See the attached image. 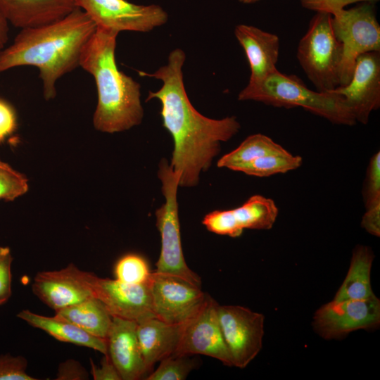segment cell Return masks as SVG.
I'll use <instances>...</instances> for the list:
<instances>
[{
	"instance_id": "cell-1",
	"label": "cell",
	"mask_w": 380,
	"mask_h": 380,
	"mask_svg": "<svg viewBox=\"0 0 380 380\" xmlns=\"http://www.w3.org/2000/svg\"><path fill=\"white\" fill-rule=\"evenodd\" d=\"M185 60V53L177 48L169 54L167 64L154 72H138L163 82L158 91L148 92L146 101L157 99L160 101L163 126L174 143L170 165L180 177L179 186L191 187L198 184L201 172L210 167L220 153V143L236 134L241 125L235 116L215 120L194 108L184 84Z\"/></svg>"
},
{
	"instance_id": "cell-2",
	"label": "cell",
	"mask_w": 380,
	"mask_h": 380,
	"mask_svg": "<svg viewBox=\"0 0 380 380\" xmlns=\"http://www.w3.org/2000/svg\"><path fill=\"white\" fill-rule=\"evenodd\" d=\"M96 29L78 7L56 21L23 28L0 53V72L18 66L37 67L45 99H54L57 80L80 65L82 50Z\"/></svg>"
},
{
	"instance_id": "cell-3",
	"label": "cell",
	"mask_w": 380,
	"mask_h": 380,
	"mask_svg": "<svg viewBox=\"0 0 380 380\" xmlns=\"http://www.w3.org/2000/svg\"><path fill=\"white\" fill-rule=\"evenodd\" d=\"M118 33L96 27L80 58V65L94 77L96 85L94 126L111 134L139 125L144 116L139 83L120 71L115 62Z\"/></svg>"
},
{
	"instance_id": "cell-4",
	"label": "cell",
	"mask_w": 380,
	"mask_h": 380,
	"mask_svg": "<svg viewBox=\"0 0 380 380\" xmlns=\"http://www.w3.org/2000/svg\"><path fill=\"white\" fill-rule=\"evenodd\" d=\"M240 101H255L278 108L301 107L336 125L353 126L357 122L342 96L311 90L297 76L278 70Z\"/></svg>"
},
{
	"instance_id": "cell-5",
	"label": "cell",
	"mask_w": 380,
	"mask_h": 380,
	"mask_svg": "<svg viewBox=\"0 0 380 380\" xmlns=\"http://www.w3.org/2000/svg\"><path fill=\"white\" fill-rule=\"evenodd\" d=\"M297 59L308 80L320 92L340 84L343 47L331 25V15L317 12L297 47Z\"/></svg>"
},
{
	"instance_id": "cell-6",
	"label": "cell",
	"mask_w": 380,
	"mask_h": 380,
	"mask_svg": "<svg viewBox=\"0 0 380 380\" xmlns=\"http://www.w3.org/2000/svg\"><path fill=\"white\" fill-rule=\"evenodd\" d=\"M158 176L165 201L156 211V225L161 239L160 253L154 272L179 277L201 288V277L187 265L183 254L177 200L180 177L163 159Z\"/></svg>"
},
{
	"instance_id": "cell-7",
	"label": "cell",
	"mask_w": 380,
	"mask_h": 380,
	"mask_svg": "<svg viewBox=\"0 0 380 380\" xmlns=\"http://www.w3.org/2000/svg\"><path fill=\"white\" fill-rule=\"evenodd\" d=\"M331 25L343 47L338 87H343L349 82L360 55L380 51V26L374 4L363 2L334 13Z\"/></svg>"
},
{
	"instance_id": "cell-8",
	"label": "cell",
	"mask_w": 380,
	"mask_h": 380,
	"mask_svg": "<svg viewBox=\"0 0 380 380\" xmlns=\"http://www.w3.org/2000/svg\"><path fill=\"white\" fill-rule=\"evenodd\" d=\"M97 27L118 32H146L167 23L168 15L160 6L137 5L127 0H75Z\"/></svg>"
},
{
	"instance_id": "cell-9",
	"label": "cell",
	"mask_w": 380,
	"mask_h": 380,
	"mask_svg": "<svg viewBox=\"0 0 380 380\" xmlns=\"http://www.w3.org/2000/svg\"><path fill=\"white\" fill-rule=\"evenodd\" d=\"M217 315L233 366L246 367L262 346L265 317L241 305H220Z\"/></svg>"
},
{
	"instance_id": "cell-10",
	"label": "cell",
	"mask_w": 380,
	"mask_h": 380,
	"mask_svg": "<svg viewBox=\"0 0 380 380\" xmlns=\"http://www.w3.org/2000/svg\"><path fill=\"white\" fill-rule=\"evenodd\" d=\"M148 286L154 316L167 323L181 324L192 317L208 293L179 277L151 272Z\"/></svg>"
},
{
	"instance_id": "cell-11",
	"label": "cell",
	"mask_w": 380,
	"mask_h": 380,
	"mask_svg": "<svg viewBox=\"0 0 380 380\" xmlns=\"http://www.w3.org/2000/svg\"><path fill=\"white\" fill-rule=\"evenodd\" d=\"M379 322L380 300L374 295L362 300L334 299L317 310L313 326L322 338L331 339L376 327Z\"/></svg>"
},
{
	"instance_id": "cell-12",
	"label": "cell",
	"mask_w": 380,
	"mask_h": 380,
	"mask_svg": "<svg viewBox=\"0 0 380 380\" xmlns=\"http://www.w3.org/2000/svg\"><path fill=\"white\" fill-rule=\"evenodd\" d=\"M218 305L207 294L196 313L184 323L173 355H204L220 360L226 366H233L220 327Z\"/></svg>"
},
{
	"instance_id": "cell-13",
	"label": "cell",
	"mask_w": 380,
	"mask_h": 380,
	"mask_svg": "<svg viewBox=\"0 0 380 380\" xmlns=\"http://www.w3.org/2000/svg\"><path fill=\"white\" fill-rule=\"evenodd\" d=\"M94 275L70 263L59 270L39 272L32 290L42 302L57 311L95 296Z\"/></svg>"
},
{
	"instance_id": "cell-14",
	"label": "cell",
	"mask_w": 380,
	"mask_h": 380,
	"mask_svg": "<svg viewBox=\"0 0 380 380\" xmlns=\"http://www.w3.org/2000/svg\"><path fill=\"white\" fill-rule=\"evenodd\" d=\"M330 91L343 96L357 122L367 124L380 107V51L360 55L349 82Z\"/></svg>"
},
{
	"instance_id": "cell-15",
	"label": "cell",
	"mask_w": 380,
	"mask_h": 380,
	"mask_svg": "<svg viewBox=\"0 0 380 380\" xmlns=\"http://www.w3.org/2000/svg\"><path fill=\"white\" fill-rule=\"evenodd\" d=\"M278 213V208L272 199L254 195L237 208L206 214L202 223L213 233L234 238L241 236L246 229H270Z\"/></svg>"
},
{
	"instance_id": "cell-16",
	"label": "cell",
	"mask_w": 380,
	"mask_h": 380,
	"mask_svg": "<svg viewBox=\"0 0 380 380\" xmlns=\"http://www.w3.org/2000/svg\"><path fill=\"white\" fill-rule=\"evenodd\" d=\"M234 34L244 50L251 69L249 82L238 95L240 101L258 89L263 81L277 70L279 38L275 34L244 24L235 27Z\"/></svg>"
},
{
	"instance_id": "cell-17",
	"label": "cell",
	"mask_w": 380,
	"mask_h": 380,
	"mask_svg": "<svg viewBox=\"0 0 380 380\" xmlns=\"http://www.w3.org/2000/svg\"><path fill=\"white\" fill-rule=\"evenodd\" d=\"M92 283L95 297L103 303L112 317L137 322L155 317L148 281L143 284H127L94 274Z\"/></svg>"
},
{
	"instance_id": "cell-18",
	"label": "cell",
	"mask_w": 380,
	"mask_h": 380,
	"mask_svg": "<svg viewBox=\"0 0 380 380\" xmlns=\"http://www.w3.org/2000/svg\"><path fill=\"white\" fill-rule=\"evenodd\" d=\"M106 341L108 355L122 380L146 377L149 372L141 355L136 321L113 317Z\"/></svg>"
},
{
	"instance_id": "cell-19",
	"label": "cell",
	"mask_w": 380,
	"mask_h": 380,
	"mask_svg": "<svg viewBox=\"0 0 380 380\" xmlns=\"http://www.w3.org/2000/svg\"><path fill=\"white\" fill-rule=\"evenodd\" d=\"M76 7L75 0H0V13L21 29L56 21Z\"/></svg>"
},
{
	"instance_id": "cell-20",
	"label": "cell",
	"mask_w": 380,
	"mask_h": 380,
	"mask_svg": "<svg viewBox=\"0 0 380 380\" xmlns=\"http://www.w3.org/2000/svg\"><path fill=\"white\" fill-rule=\"evenodd\" d=\"M184 323L170 324L155 317L137 322V334L141 355L150 373L155 363L175 353Z\"/></svg>"
},
{
	"instance_id": "cell-21",
	"label": "cell",
	"mask_w": 380,
	"mask_h": 380,
	"mask_svg": "<svg viewBox=\"0 0 380 380\" xmlns=\"http://www.w3.org/2000/svg\"><path fill=\"white\" fill-rule=\"evenodd\" d=\"M17 317L60 341L89 348L103 355L108 354L106 339L93 336L71 322L55 316L41 315L29 310H21Z\"/></svg>"
},
{
	"instance_id": "cell-22",
	"label": "cell",
	"mask_w": 380,
	"mask_h": 380,
	"mask_svg": "<svg viewBox=\"0 0 380 380\" xmlns=\"http://www.w3.org/2000/svg\"><path fill=\"white\" fill-rule=\"evenodd\" d=\"M54 316L72 323L93 336L105 339L113 319L103 303L95 296L55 311Z\"/></svg>"
},
{
	"instance_id": "cell-23",
	"label": "cell",
	"mask_w": 380,
	"mask_h": 380,
	"mask_svg": "<svg viewBox=\"0 0 380 380\" xmlns=\"http://www.w3.org/2000/svg\"><path fill=\"white\" fill-rule=\"evenodd\" d=\"M374 259L372 249L365 246L355 248L349 270L334 300H362L372 296L370 273Z\"/></svg>"
},
{
	"instance_id": "cell-24",
	"label": "cell",
	"mask_w": 380,
	"mask_h": 380,
	"mask_svg": "<svg viewBox=\"0 0 380 380\" xmlns=\"http://www.w3.org/2000/svg\"><path fill=\"white\" fill-rule=\"evenodd\" d=\"M286 150L270 137L262 134H254L246 138L236 148L221 157L217 165L236 171L239 167L258 158Z\"/></svg>"
},
{
	"instance_id": "cell-25",
	"label": "cell",
	"mask_w": 380,
	"mask_h": 380,
	"mask_svg": "<svg viewBox=\"0 0 380 380\" xmlns=\"http://www.w3.org/2000/svg\"><path fill=\"white\" fill-rule=\"evenodd\" d=\"M303 158L294 156L287 150L258 158L247 164L239 167L236 171L248 175L266 177L277 174H284L300 167Z\"/></svg>"
},
{
	"instance_id": "cell-26",
	"label": "cell",
	"mask_w": 380,
	"mask_h": 380,
	"mask_svg": "<svg viewBox=\"0 0 380 380\" xmlns=\"http://www.w3.org/2000/svg\"><path fill=\"white\" fill-rule=\"evenodd\" d=\"M151 274L146 260L133 253L120 258L114 268L115 279L127 284L147 283Z\"/></svg>"
},
{
	"instance_id": "cell-27",
	"label": "cell",
	"mask_w": 380,
	"mask_h": 380,
	"mask_svg": "<svg viewBox=\"0 0 380 380\" xmlns=\"http://www.w3.org/2000/svg\"><path fill=\"white\" fill-rule=\"evenodd\" d=\"M195 367L189 355H171L160 361L158 368L146 380H184Z\"/></svg>"
},
{
	"instance_id": "cell-28",
	"label": "cell",
	"mask_w": 380,
	"mask_h": 380,
	"mask_svg": "<svg viewBox=\"0 0 380 380\" xmlns=\"http://www.w3.org/2000/svg\"><path fill=\"white\" fill-rule=\"evenodd\" d=\"M28 190L27 177L0 160V199L12 201Z\"/></svg>"
},
{
	"instance_id": "cell-29",
	"label": "cell",
	"mask_w": 380,
	"mask_h": 380,
	"mask_svg": "<svg viewBox=\"0 0 380 380\" xmlns=\"http://www.w3.org/2000/svg\"><path fill=\"white\" fill-rule=\"evenodd\" d=\"M362 194L365 208L380 203V151L370 158Z\"/></svg>"
},
{
	"instance_id": "cell-30",
	"label": "cell",
	"mask_w": 380,
	"mask_h": 380,
	"mask_svg": "<svg viewBox=\"0 0 380 380\" xmlns=\"http://www.w3.org/2000/svg\"><path fill=\"white\" fill-rule=\"evenodd\" d=\"M27 361L21 355H0V380H36L27 372Z\"/></svg>"
},
{
	"instance_id": "cell-31",
	"label": "cell",
	"mask_w": 380,
	"mask_h": 380,
	"mask_svg": "<svg viewBox=\"0 0 380 380\" xmlns=\"http://www.w3.org/2000/svg\"><path fill=\"white\" fill-rule=\"evenodd\" d=\"M13 260L10 248L0 246V305L6 303L12 294L11 265Z\"/></svg>"
},
{
	"instance_id": "cell-32",
	"label": "cell",
	"mask_w": 380,
	"mask_h": 380,
	"mask_svg": "<svg viewBox=\"0 0 380 380\" xmlns=\"http://www.w3.org/2000/svg\"><path fill=\"white\" fill-rule=\"evenodd\" d=\"M301 6L316 13H327L331 15L343 10L348 5L354 3H376L379 0H299Z\"/></svg>"
},
{
	"instance_id": "cell-33",
	"label": "cell",
	"mask_w": 380,
	"mask_h": 380,
	"mask_svg": "<svg viewBox=\"0 0 380 380\" xmlns=\"http://www.w3.org/2000/svg\"><path fill=\"white\" fill-rule=\"evenodd\" d=\"M17 128V118L13 107L0 99V143L11 135Z\"/></svg>"
},
{
	"instance_id": "cell-34",
	"label": "cell",
	"mask_w": 380,
	"mask_h": 380,
	"mask_svg": "<svg viewBox=\"0 0 380 380\" xmlns=\"http://www.w3.org/2000/svg\"><path fill=\"white\" fill-rule=\"evenodd\" d=\"M88 374L84 367L77 360H67L58 365L56 380H84L88 379Z\"/></svg>"
},
{
	"instance_id": "cell-35",
	"label": "cell",
	"mask_w": 380,
	"mask_h": 380,
	"mask_svg": "<svg viewBox=\"0 0 380 380\" xmlns=\"http://www.w3.org/2000/svg\"><path fill=\"white\" fill-rule=\"evenodd\" d=\"M91 373L94 380H122V378L108 354L104 355L101 365L97 367L90 360Z\"/></svg>"
},
{
	"instance_id": "cell-36",
	"label": "cell",
	"mask_w": 380,
	"mask_h": 380,
	"mask_svg": "<svg viewBox=\"0 0 380 380\" xmlns=\"http://www.w3.org/2000/svg\"><path fill=\"white\" fill-rule=\"evenodd\" d=\"M361 226L370 234L380 236V203L366 208Z\"/></svg>"
},
{
	"instance_id": "cell-37",
	"label": "cell",
	"mask_w": 380,
	"mask_h": 380,
	"mask_svg": "<svg viewBox=\"0 0 380 380\" xmlns=\"http://www.w3.org/2000/svg\"><path fill=\"white\" fill-rule=\"evenodd\" d=\"M8 22L0 13V53L3 51L8 39Z\"/></svg>"
},
{
	"instance_id": "cell-38",
	"label": "cell",
	"mask_w": 380,
	"mask_h": 380,
	"mask_svg": "<svg viewBox=\"0 0 380 380\" xmlns=\"http://www.w3.org/2000/svg\"><path fill=\"white\" fill-rule=\"evenodd\" d=\"M260 0H239V2L242 4H254Z\"/></svg>"
}]
</instances>
